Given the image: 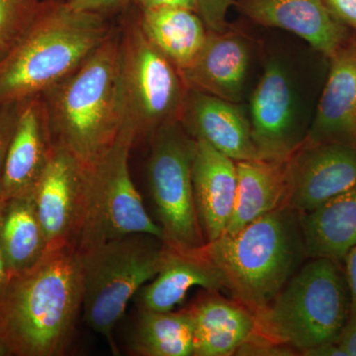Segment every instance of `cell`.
Wrapping results in <instances>:
<instances>
[{"mask_svg":"<svg viewBox=\"0 0 356 356\" xmlns=\"http://www.w3.org/2000/svg\"><path fill=\"white\" fill-rule=\"evenodd\" d=\"M54 146L42 95L20 103L19 114L7 149L1 200L31 196L49 161Z\"/></svg>","mask_w":356,"mask_h":356,"instance_id":"7c38bea8","label":"cell"},{"mask_svg":"<svg viewBox=\"0 0 356 356\" xmlns=\"http://www.w3.org/2000/svg\"><path fill=\"white\" fill-rule=\"evenodd\" d=\"M192 184L206 245L225 233L233 214L238 185L236 161L207 143L196 140Z\"/></svg>","mask_w":356,"mask_h":356,"instance_id":"e0dca14e","label":"cell"},{"mask_svg":"<svg viewBox=\"0 0 356 356\" xmlns=\"http://www.w3.org/2000/svg\"><path fill=\"white\" fill-rule=\"evenodd\" d=\"M185 310L193 323L195 356L234 355L254 331V314L236 301L207 294Z\"/></svg>","mask_w":356,"mask_h":356,"instance_id":"d6986e66","label":"cell"},{"mask_svg":"<svg viewBox=\"0 0 356 356\" xmlns=\"http://www.w3.org/2000/svg\"><path fill=\"white\" fill-rule=\"evenodd\" d=\"M303 355L308 356H348L346 351L343 350L337 341L322 344L317 348H312L303 353Z\"/></svg>","mask_w":356,"mask_h":356,"instance_id":"836d02e7","label":"cell"},{"mask_svg":"<svg viewBox=\"0 0 356 356\" xmlns=\"http://www.w3.org/2000/svg\"><path fill=\"white\" fill-rule=\"evenodd\" d=\"M132 6L140 11L161 8H185L195 13H197L198 7L197 0H132Z\"/></svg>","mask_w":356,"mask_h":356,"instance_id":"f546056e","label":"cell"},{"mask_svg":"<svg viewBox=\"0 0 356 356\" xmlns=\"http://www.w3.org/2000/svg\"><path fill=\"white\" fill-rule=\"evenodd\" d=\"M300 224L307 255L343 259L356 247V188L304 213Z\"/></svg>","mask_w":356,"mask_h":356,"instance_id":"7402d4cb","label":"cell"},{"mask_svg":"<svg viewBox=\"0 0 356 356\" xmlns=\"http://www.w3.org/2000/svg\"><path fill=\"white\" fill-rule=\"evenodd\" d=\"M131 355H193V323L186 310L159 312L139 309L129 341Z\"/></svg>","mask_w":356,"mask_h":356,"instance_id":"cb8c5ba5","label":"cell"},{"mask_svg":"<svg viewBox=\"0 0 356 356\" xmlns=\"http://www.w3.org/2000/svg\"><path fill=\"white\" fill-rule=\"evenodd\" d=\"M137 134L127 121L102 158L88 168L81 222L74 245L79 252L115 238L163 231L147 214L131 177L129 159Z\"/></svg>","mask_w":356,"mask_h":356,"instance_id":"52a82bcc","label":"cell"},{"mask_svg":"<svg viewBox=\"0 0 356 356\" xmlns=\"http://www.w3.org/2000/svg\"><path fill=\"white\" fill-rule=\"evenodd\" d=\"M238 303L257 314L292 277L305 252L296 211L282 207L201 248Z\"/></svg>","mask_w":356,"mask_h":356,"instance_id":"277c9868","label":"cell"},{"mask_svg":"<svg viewBox=\"0 0 356 356\" xmlns=\"http://www.w3.org/2000/svg\"><path fill=\"white\" fill-rule=\"evenodd\" d=\"M287 206L309 212L356 188V149L337 143L301 145L288 159Z\"/></svg>","mask_w":356,"mask_h":356,"instance_id":"30bf717a","label":"cell"},{"mask_svg":"<svg viewBox=\"0 0 356 356\" xmlns=\"http://www.w3.org/2000/svg\"><path fill=\"white\" fill-rule=\"evenodd\" d=\"M4 201L0 202V229H1L2 214H3ZM10 280V274L7 269L6 257H4L3 248H2L1 236H0V297L3 294L4 290Z\"/></svg>","mask_w":356,"mask_h":356,"instance_id":"e575fe53","label":"cell"},{"mask_svg":"<svg viewBox=\"0 0 356 356\" xmlns=\"http://www.w3.org/2000/svg\"><path fill=\"white\" fill-rule=\"evenodd\" d=\"M294 97L282 65L269 62L250 99V130L261 159L287 161L298 149Z\"/></svg>","mask_w":356,"mask_h":356,"instance_id":"4fadbf2b","label":"cell"},{"mask_svg":"<svg viewBox=\"0 0 356 356\" xmlns=\"http://www.w3.org/2000/svg\"><path fill=\"white\" fill-rule=\"evenodd\" d=\"M20 103H14V104L0 107V202L2 201V177H3L7 149H8L16 122H17Z\"/></svg>","mask_w":356,"mask_h":356,"instance_id":"83f0119b","label":"cell"},{"mask_svg":"<svg viewBox=\"0 0 356 356\" xmlns=\"http://www.w3.org/2000/svg\"><path fill=\"white\" fill-rule=\"evenodd\" d=\"M102 14L67 0H42L24 34L0 58V107L44 95L77 69L111 34Z\"/></svg>","mask_w":356,"mask_h":356,"instance_id":"7a4b0ae2","label":"cell"},{"mask_svg":"<svg viewBox=\"0 0 356 356\" xmlns=\"http://www.w3.org/2000/svg\"><path fill=\"white\" fill-rule=\"evenodd\" d=\"M139 18L147 39L179 74L195 60L207 37L208 29L202 18L191 9L139 10Z\"/></svg>","mask_w":356,"mask_h":356,"instance_id":"603a6c76","label":"cell"},{"mask_svg":"<svg viewBox=\"0 0 356 356\" xmlns=\"http://www.w3.org/2000/svg\"><path fill=\"white\" fill-rule=\"evenodd\" d=\"M346 283L350 289V315L356 314V247L351 248L344 257Z\"/></svg>","mask_w":356,"mask_h":356,"instance_id":"1f68e13d","label":"cell"},{"mask_svg":"<svg viewBox=\"0 0 356 356\" xmlns=\"http://www.w3.org/2000/svg\"><path fill=\"white\" fill-rule=\"evenodd\" d=\"M350 316V320L346 323L337 343L346 351V355L356 356V314Z\"/></svg>","mask_w":356,"mask_h":356,"instance_id":"d6a6232c","label":"cell"},{"mask_svg":"<svg viewBox=\"0 0 356 356\" xmlns=\"http://www.w3.org/2000/svg\"><path fill=\"white\" fill-rule=\"evenodd\" d=\"M325 6L339 22L356 28V0H324Z\"/></svg>","mask_w":356,"mask_h":356,"instance_id":"4dcf8cb0","label":"cell"},{"mask_svg":"<svg viewBox=\"0 0 356 356\" xmlns=\"http://www.w3.org/2000/svg\"><path fill=\"white\" fill-rule=\"evenodd\" d=\"M236 163L235 206L224 234L236 233L264 215L287 206L288 159H257Z\"/></svg>","mask_w":356,"mask_h":356,"instance_id":"ffe728a7","label":"cell"},{"mask_svg":"<svg viewBox=\"0 0 356 356\" xmlns=\"http://www.w3.org/2000/svg\"><path fill=\"white\" fill-rule=\"evenodd\" d=\"M179 121L192 139L207 143L234 161L261 159L250 120L238 103L186 88Z\"/></svg>","mask_w":356,"mask_h":356,"instance_id":"5bb4252c","label":"cell"},{"mask_svg":"<svg viewBox=\"0 0 356 356\" xmlns=\"http://www.w3.org/2000/svg\"><path fill=\"white\" fill-rule=\"evenodd\" d=\"M88 168L67 149L55 147L31 195L48 247L74 245L83 212Z\"/></svg>","mask_w":356,"mask_h":356,"instance_id":"8fae6325","label":"cell"},{"mask_svg":"<svg viewBox=\"0 0 356 356\" xmlns=\"http://www.w3.org/2000/svg\"><path fill=\"white\" fill-rule=\"evenodd\" d=\"M147 182L166 248L195 252L205 245L194 201L192 163L196 140L179 120L151 136Z\"/></svg>","mask_w":356,"mask_h":356,"instance_id":"9c48e42d","label":"cell"},{"mask_svg":"<svg viewBox=\"0 0 356 356\" xmlns=\"http://www.w3.org/2000/svg\"><path fill=\"white\" fill-rule=\"evenodd\" d=\"M350 302L336 261L314 259L295 274L266 308L254 314L252 334L303 355L337 341Z\"/></svg>","mask_w":356,"mask_h":356,"instance_id":"5b68a950","label":"cell"},{"mask_svg":"<svg viewBox=\"0 0 356 356\" xmlns=\"http://www.w3.org/2000/svg\"><path fill=\"white\" fill-rule=\"evenodd\" d=\"M76 10L102 14L106 17L125 13L132 6V0H67Z\"/></svg>","mask_w":356,"mask_h":356,"instance_id":"f1b7e54d","label":"cell"},{"mask_svg":"<svg viewBox=\"0 0 356 356\" xmlns=\"http://www.w3.org/2000/svg\"><path fill=\"white\" fill-rule=\"evenodd\" d=\"M200 250L177 252L168 248L165 264L156 280L138 292V308L172 311L192 287L200 286L208 291L224 288L221 273Z\"/></svg>","mask_w":356,"mask_h":356,"instance_id":"44dd1931","label":"cell"},{"mask_svg":"<svg viewBox=\"0 0 356 356\" xmlns=\"http://www.w3.org/2000/svg\"><path fill=\"white\" fill-rule=\"evenodd\" d=\"M0 236L10 277L30 268L41 259L48 243L32 196L4 202Z\"/></svg>","mask_w":356,"mask_h":356,"instance_id":"d4e9b609","label":"cell"},{"mask_svg":"<svg viewBox=\"0 0 356 356\" xmlns=\"http://www.w3.org/2000/svg\"><path fill=\"white\" fill-rule=\"evenodd\" d=\"M42 0H0V58L31 24Z\"/></svg>","mask_w":356,"mask_h":356,"instance_id":"484cf974","label":"cell"},{"mask_svg":"<svg viewBox=\"0 0 356 356\" xmlns=\"http://www.w3.org/2000/svg\"><path fill=\"white\" fill-rule=\"evenodd\" d=\"M234 6L257 24L301 37L327 58L346 39V30L324 0H236Z\"/></svg>","mask_w":356,"mask_h":356,"instance_id":"9a60e30c","label":"cell"},{"mask_svg":"<svg viewBox=\"0 0 356 356\" xmlns=\"http://www.w3.org/2000/svg\"><path fill=\"white\" fill-rule=\"evenodd\" d=\"M236 0H197V13L209 31H226L227 14Z\"/></svg>","mask_w":356,"mask_h":356,"instance_id":"4316f807","label":"cell"},{"mask_svg":"<svg viewBox=\"0 0 356 356\" xmlns=\"http://www.w3.org/2000/svg\"><path fill=\"white\" fill-rule=\"evenodd\" d=\"M83 277V318L108 341L115 325L140 288L158 275L165 264L168 248L149 234H133L79 252Z\"/></svg>","mask_w":356,"mask_h":356,"instance_id":"8992f818","label":"cell"},{"mask_svg":"<svg viewBox=\"0 0 356 356\" xmlns=\"http://www.w3.org/2000/svg\"><path fill=\"white\" fill-rule=\"evenodd\" d=\"M331 70L305 145L337 143L356 149V47H341Z\"/></svg>","mask_w":356,"mask_h":356,"instance_id":"ac0fdd59","label":"cell"},{"mask_svg":"<svg viewBox=\"0 0 356 356\" xmlns=\"http://www.w3.org/2000/svg\"><path fill=\"white\" fill-rule=\"evenodd\" d=\"M248 64L250 50L242 36L227 30H208L197 57L180 76L186 88L238 103L242 100Z\"/></svg>","mask_w":356,"mask_h":356,"instance_id":"2e32d148","label":"cell"},{"mask_svg":"<svg viewBox=\"0 0 356 356\" xmlns=\"http://www.w3.org/2000/svg\"><path fill=\"white\" fill-rule=\"evenodd\" d=\"M120 42V26H114L83 64L42 95L54 146L67 149L86 168L109 149L123 123Z\"/></svg>","mask_w":356,"mask_h":356,"instance_id":"3957f363","label":"cell"},{"mask_svg":"<svg viewBox=\"0 0 356 356\" xmlns=\"http://www.w3.org/2000/svg\"><path fill=\"white\" fill-rule=\"evenodd\" d=\"M83 305L79 250L49 245L34 266L11 276L0 297V355H64Z\"/></svg>","mask_w":356,"mask_h":356,"instance_id":"6da1fadb","label":"cell"},{"mask_svg":"<svg viewBox=\"0 0 356 356\" xmlns=\"http://www.w3.org/2000/svg\"><path fill=\"white\" fill-rule=\"evenodd\" d=\"M120 29L123 120L131 124L138 139L149 137L161 126L179 120L186 86L175 65L147 39L136 7Z\"/></svg>","mask_w":356,"mask_h":356,"instance_id":"ba28073f","label":"cell"}]
</instances>
